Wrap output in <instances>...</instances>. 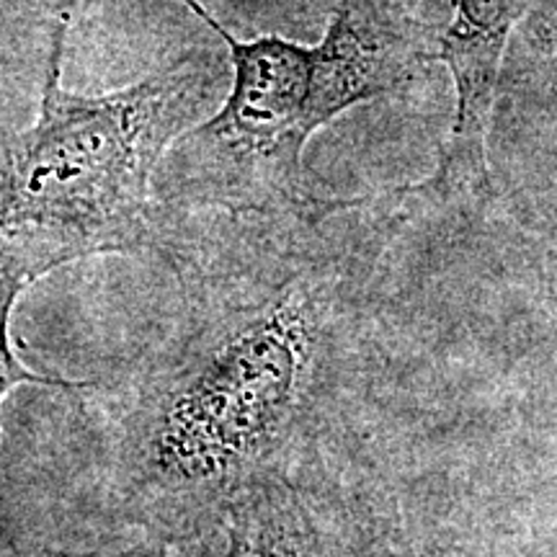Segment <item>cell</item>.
Instances as JSON below:
<instances>
[{
	"label": "cell",
	"mask_w": 557,
	"mask_h": 557,
	"mask_svg": "<svg viewBox=\"0 0 557 557\" xmlns=\"http://www.w3.org/2000/svg\"><path fill=\"white\" fill-rule=\"evenodd\" d=\"M225 45L230 88L205 122L181 135L156 176L173 214H274L331 194L305 165L318 129L336 122L318 81L315 47L276 37L238 39L201 0H181Z\"/></svg>",
	"instance_id": "obj_3"
},
{
	"label": "cell",
	"mask_w": 557,
	"mask_h": 557,
	"mask_svg": "<svg viewBox=\"0 0 557 557\" xmlns=\"http://www.w3.org/2000/svg\"><path fill=\"white\" fill-rule=\"evenodd\" d=\"M13 557H156L152 553H124V555H78V553H60V549H34V553Z\"/></svg>",
	"instance_id": "obj_8"
},
{
	"label": "cell",
	"mask_w": 557,
	"mask_h": 557,
	"mask_svg": "<svg viewBox=\"0 0 557 557\" xmlns=\"http://www.w3.org/2000/svg\"><path fill=\"white\" fill-rule=\"evenodd\" d=\"M308 472L253 487L230 506L222 557H346L341 513Z\"/></svg>",
	"instance_id": "obj_6"
},
{
	"label": "cell",
	"mask_w": 557,
	"mask_h": 557,
	"mask_svg": "<svg viewBox=\"0 0 557 557\" xmlns=\"http://www.w3.org/2000/svg\"><path fill=\"white\" fill-rule=\"evenodd\" d=\"M225 218L197 248L165 233L184 312L122 400L109 485L163 524L225 521L253 487L308 472L361 323L367 199Z\"/></svg>",
	"instance_id": "obj_1"
},
{
	"label": "cell",
	"mask_w": 557,
	"mask_h": 557,
	"mask_svg": "<svg viewBox=\"0 0 557 557\" xmlns=\"http://www.w3.org/2000/svg\"><path fill=\"white\" fill-rule=\"evenodd\" d=\"M532 0H455V16L438 39V62L455 81L457 107L438 169L426 189L442 199H483L491 191L487 132L496 107L508 39Z\"/></svg>",
	"instance_id": "obj_4"
},
{
	"label": "cell",
	"mask_w": 557,
	"mask_h": 557,
	"mask_svg": "<svg viewBox=\"0 0 557 557\" xmlns=\"http://www.w3.org/2000/svg\"><path fill=\"white\" fill-rule=\"evenodd\" d=\"M438 34L408 0H336L315 47L318 81L336 120L385 99L438 62Z\"/></svg>",
	"instance_id": "obj_5"
},
{
	"label": "cell",
	"mask_w": 557,
	"mask_h": 557,
	"mask_svg": "<svg viewBox=\"0 0 557 557\" xmlns=\"http://www.w3.org/2000/svg\"><path fill=\"white\" fill-rule=\"evenodd\" d=\"M529 47L557 58V0H540L527 16Z\"/></svg>",
	"instance_id": "obj_7"
},
{
	"label": "cell",
	"mask_w": 557,
	"mask_h": 557,
	"mask_svg": "<svg viewBox=\"0 0 557 557\" xmlns=\"http://www.w3.org/2000/svg\"><path fill=\"white\" fill-rule=\"evenodd\" d=\"M75 0L52 9L39 116L3 135L0 169V312L5 389L54 385L18 359L13 308L65 263L101 253L165 250L156 176L181 135L205 122L230 88V58L191 47L129 86L83 96L62 86Z\"/></svg>",
	"instance_id": "obj_2"
}]
</instances>
